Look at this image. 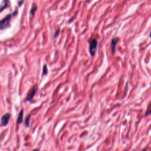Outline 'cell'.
Segmentation results:
<instances>
[{
    "instance_id": "obj_1",
    "label": "cell",
    "mask_w": 151,
    "mask_h": 151,
    "mask_svg": "<svg viewBox=\"0 0 151 151\" xmlns=\"http://www.w3.org/2000/svg\"><path fill=\"white\" fill-rule=\"evenodd\" d=\"M88 44H89V52L90 55L92 57H93L96 54V52L97 51V45H98L97 41L96 39L93 38L89 40Z\"/></svg>"
},
{
    "instance_id": "obj_2",
    "label": "cell",
    "mask_w": 151,
    "mask_h": 151,
    "mask_svg": "<svg viewBox=\"0 0 151 151\" xmlns=\"http://www.w3.org/2000/svg\"><path fill=\"white\" fill-rule=\"evenodd\" d=\"M15 14H17V12H14L11 14H9L8 15L5 17L3 19H2L1 21V22H0V28H1V29H4V28H6L9 26L11 18H12L13 16H14V15Z\"/></svg>"
},
{
    "instance_id": "obj_3",
    "label": "cell",
    "mask_w": 151,
    "mask_h": 151,
    "mask_svg": "<svg viewBox=\"0 0 151 151\" xmlns=\"http://www.w3.org/2000/svg\"><path fill=\"white\" fill-rule=\"evenodd\" d=\"M38 88V87L37 84H35L34 86H33L28 91L25 100L27 101H31L32 100V99L34 97L35 95L36 94Z\"/></svg>"
},
{
    "instance_id": "obj_4",
    "label": "cell",
    "mask_w": 151,
    "mask_h": 151,
    "mask_svg": "<svg viewBox=\"0 0 151 151\" xmlns=\"http://www.w3.org/2000/svg\"><path fill=\"white\" fill-rule=\"evenodd\" d=\"M11 118V114L6 113L4 114L1 117V125L2 126H6L9 123Z\"/></svg>"
},
{
    "instance_id": "obj_5",
    "label": "cell",
    "mask_w": 151,
    "mask_h": 151,
    "mask_svg": "<svg viewBox=\"0 0 151 151\" xmlns=\"http://www.w3.org/2000/svg\"><path fill=\"white\" fill-rule=\"evenodd\" d=\"M119 38L118 37H114L111 41L110 48H111V51L112 54H114L115 52L116 46L117 42H119Z\"/></svg>"
},
{
    "instance_id": "obj_6",
    "label": "cell",
    "mask_w": 151,
    "mask_h": 151,
    "mask_svg": "<svg viewBox=\"0 0 151 151\" xmlns=\"http://www.w3.org/2000/svg\"><path fill=\"white\" fill-rule=\"evenodd\" d=\"M23 116H24V109H21L17 117V124H20L23 122Z\"/></svg>"
},
{
    "instance_id": "obj_7",
    "label": "cell",
    "mask_w": 151,
    "mask_h": 151,
    "mask_svg": "<svg viewBox=\"0 0 151 151\" xmlns=\"http://www.w3.org/2000/svg\"><path fill=\"white\" fill-rule=\"evenodd\" d=\"M30 118H31V114H28L27 116L24 120V124L25 127H28L29 126V121H30Z\"/></svg>"
},
{
    "instance_id": "obj_8",
    "label": "cell",
    "mask_w": 151,
    "mask_h": 151,
    "mask_svg": "<svg viewBox=\"0 0 151 151\" xmlns=\"http://www.w3.org/2000/svg\"><path fill=\"white\" fill-rule=\"evenodd\" d=\"M37 6L36 4H34V5H32V6L31 7V11H30V16H31V15L34 16V15L35 14V12L37 10Z\"/></svg>"
},
{
    "instance_id": "obj_9",
    "label": "cell",
    "mask_w": 151,
    "mask_h": 151,
    "mask_svg": "<svg viewBox=\"0 0 151 151\" xmlns=\"http://www.w3.org/2000/svg\"><path fill=\"white\" fill-rule=\"evenodd\" d=\"M47 73H48V68H47V65L44 64L43 67H42V76H46L47 74Z\"/></svg>"
},
{
    "instance_id": "obj_10",
    "label": "cell",
    "mask_w": 151,
    "mask_h": 151,
    "mask_svg": "<svg viewBox=\"0 0 151 151\" xmlns=\"http://www.w3.org/2000/svg\"><path fill=\"white\" fill-rule=\"evenodd\" d=\"M151 114V103L149 104L147 109L146 110V111L145 113L146 116H149Z\"/></svg>"
},
{
    "instance_id": "obj_11",
    "label": "cell",
    "mask_w": 151,
    "mask_h": 151,
    "mask_svg": "<svg viewBox=\"0 0 151 151\" xmlns=\"http://www.w3.org/2000/svg\"><path fill=\"white\" fill-rule=\"evenodd\" d=\"M31 151H40V149L36 148V149H34V150H31Z\"/></svg>"
},
{
    "instance_id": "obj_12",
    "label": "cell",
    "mask_w": 151,
    "mask_h": 151,
    "mask_svg": "<svg viewBox=\"0 0 151 151\" xmlns=\"http://www.w3.org/2000/svg\"><path fill=\"white\" fill-rule=\"evenodd\" d=\"M142 151H146V149H143Z\"/></svg>"
},
{
    "instance_id": "obj_13",
    "label": "cell",
    "mask_w": 151,
    "mask_h": 151,
    "mask_svg": "<svg viewBox=\"0 0 151 151\" xmlns=\"http://www.w3.org/2000/svg\"><path fill=\"white\" fill-rule=\"evenodd\" d=\"M150 37H151V31H150Z\"/></svg>"
}]
</instances>
